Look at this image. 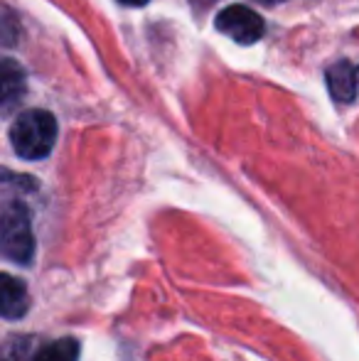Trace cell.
I'll return each instance as SVG.
<instances>
[{
	"label": "cell",
	"instance_id": "obj_7",
	"mask_svg": "<svg viewBox=\"0 0 359 361\" xmlns=\"http://www.w3.org/2000/svg\"><path fill=\"white\" fill-rule=\"evenodd\" d=\"M32 361H79V342L72 337L49 342L35 352Z\"/></svg>",
	"mask_w": 359,
	"mask_h": 361
},
{
	"label": "cell",
	"instance_id": "obj_6",
	"mask_svg": "<svg viewBox=\"0 0 359 361\" xmlns=\"http://www.w3.org/2000/svg\"><path fill=\"white\" fill-rule=\"evenodd\" d=\"M25 94V72L13 59H0V109H10Z\"/></svg>",
	"mask_w": 359,
	"mask_h": 361
},
{
	"label": "cell",
	"instance_id": "obj_2",
	"mask_svg": "<svg viewBox=\"0 0 359 361\" xmlns=\"http://www.w3.org/2000/svg\"><path fill=\"white\" fill-rule=\"evenodd\" d=\"M0 256L28 266L35 256L32 216L23 202H8L0 212Z\"/></svg>",
	"mask_w": 359,
	"mask_h": 361
},
{
	"label": "cell",
	"instance_id": "obj_1",
	"mask_svg": "<svg viewBox=\"0 0 359 361\" xmlns=\"http://www.w3.org/2000/svg\"><path fill=\"white\" fill-rule=\"evenodd\" d=\"M57 143V121L49 111H25L10 126V145L23 160H42Z\"/></svg>",
	"mask_w": 359,
	"mask_h": 361
},
{
	"label": "cell",
	"instance_id": "obj_8",
	"mask_svg": "<svg viewBox=\"0 0 359 361\" xmlns=\"http://www.w3.org/2000/svg\"><path fill=\"white\" fill-rule=\"evenodd\" d=\"M118 3H123V5H145L148 0H118Z\"/></svg>",
	"mask_w": 359,
	"mask_h": 361
},
{
	"label": "cell",
	"instance_id": "obj_5",
	"mask_svg": "<svg viewBox=\"0 0 359 361\" xmlns=\"http://www.w3.org/2000/svg\"><path fill=\"white\" fill-rule=\"evenodd\" d=\"M327 89H330L332 99L342 101V104H350L357 96V72L350 62H335L332 67H327L325 72Z\"/></svg>",
	"mask_w": 359,
	"mask_h": 361
},
{
	"label": "cell",
	"instance_id": "obj_4",
	"mask_svg": "<svg viewBox=\"0 0 359 361\" xmlns=\"http://www.w3.org/2000/svg\"><path fill=\"white\" fill-rule=\"evenodd\" d=\"M30 310V293L20 278L0 273V317L20 319Z\"/></svg>",
	"mask_w": 359,
	"mask_h": 361
},
{
	"label": "cell",
	"instance_id": "obj_9",
	"mask_svg": "<svg viewBox=\"0 0 359 361\" xmlns=\"http://www.w3.org/2000/svg\"><path fill=\"white\" fill-rule=\"evenodd\" d=\"M259 3H269V5H273V3H283V0H259Z\"/></svg>",
	"mask_w": 359,
	"mask_h": 361
},
{
	"label": "cell",
	"instance_id": "obj_3",
	"mask_svg": "<svg viewBox=\"0 0 359 361\" xmlns=\"http://www.w3.org/2000/svg\"><path fill=\"white\" fill-rule=\"evenodd\" d=\"M214 27L221 35L231 37L239 44H254L264 37V18L256 15L246 5H229V8L219 10V15L214 18Z\"/></svg>",
	"mask_w": 359,
	"mask_h": 361
}]
</instances>
